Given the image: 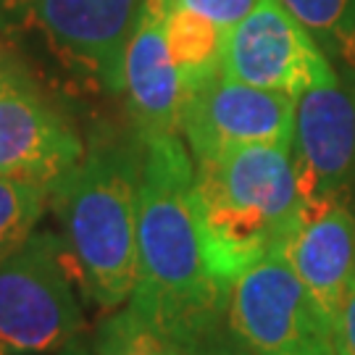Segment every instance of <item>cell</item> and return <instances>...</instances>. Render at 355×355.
Segmentation results:
<instances>
[{"mask_svg":"<svg viewBox=\"0 0 355 355\" xmlns=\"http://www.w3.org/2000/svg\"><path fill=\"white\" fill-rule=\"evenodd\" d=\"M192 355H248V353L242 350L240 345L232 343V337H229V334H227V340H221V334H218V337L211 340L208 345L198 347V350H192Z\"/></svg>","mask_w":355,"mask_h":355,"instance_id":"obj_19","label":"cell"},{"mask_svg":"<svg viewBox=\"0 0 355 355\" xmlns=\"http://www.w3.org/2000/svg\"><path fill=\"white\" fill-rule=\"evenodd\" d=\"M142 0H0V35L35 45L74 85L124 92V53Z\"/></svg>","mask_w":355,"mask_h":355,"instance_id":"obj_4","label":"cell"},{"mask_svg":"<svg viewBox=\"0 0 355 355\" xmlns=\"http://www.w3.org/2000/svg\"><path fill=\"white\" fill-rule=\"evenodd\" d=\"M195 166L177 135L142 142L137 274L129 308L198 350L227 321L229 287L208 266L192 208Z\"/></svg>","mask_w":355,"mask_h":355,"instance_id":"obj_1","label":"cell"},{"mask_svg":"<svg viewBox=\"0 0 355 355\" xmlns=\"http://www.w3.org/2000/svg\"><path fill=\"white\" fill-rule=\"evenodd\" d=\"M61 355H92V353H89L87 347H85V345L79 343V340H76V343H74V345H69V347H66V350H64Z\"/></svg>","mask_w":355,"mask_h":355,"instance_id":"obj_21","label":"cell"},{"mask_svg":"<svg viewBox=\"0 0 355 355\" xmlns=\"http://www.w3.org/2000/svg\"><path fill=\"white\" fill-rule=\"evenodd\" d=\"M192 208L208 266L227 284L279 253L300 221L292 150L250 145L198 161Z\"/></svg>","mask_w":355,"mask_h":355,"instance_id":"obj_2","label":"cell"},{"mask_svg":"<svg viewBox=\"0 0 355 355\" xmlns=\"http://www.w3.org/2000/svg\"><path fill=\"white\" fill-rule=\"evenodd\" d=\"M258 0H166L168 8H184V11L200 13L205 19H211L216 26H221L224 32L240 24L242 19L255 8Z\"/></svg>","mask_w":355,"mask_h":355,"instance_id":"obj_17","label":"cell"},{"mask_svg":"<svg viewBox=\"0 0 355 355\" xmlns=\"http://www.w3.org/2000/svg\"><path fill=\"white\" fill-rule=\"evenodd\" d=\"M297 101L284 92L250 87L224 74L182 95L179 132L198 161L221 158L250 145L292 150Z\"/></svg>","mask_w":355,"mask_h":355,"instance_id":"obj_8","label":"cell"},{"mask_svg":"<svg viewBox=\"0 0 355 355\" xmlns=\"http://www.w3.org/2000/svg\"><path fill=\"white\" fill-rule=\"evenodd\" d=\"M16 74H24V69H21V64L16 61V55L8 51V45L3 42V35H0V79L16 76Z\"/></svg>","mask_w":355,"mask_h":355,"instance_id":"obj_20","label":"cell"},{"mask_svg":"<svg viewBox=\"0 0 355 355\" xmlns=\"http://www.w3.org/2000/svg\"><path fill=\"white\" fill-rule=\"evenodd\" d=\"M85 155L76 129L26 74L0 79V174L51 192Z\"/></svg>","mask_w":355,"mask_h":355,"instance_id":"obj_10","label":"cell"},{"mask_svg":"<svg viewBox=\"0 0 355 355\" xmlns=\"http://www.w3.org/2000/svg\"><path fill=\"white\" fill-rule=\"evenodd\" d=\"M48 200L42 184L0 174V263L37 232Z\"/></svg>","mask_w":355,"mask_h":355,"instance_id":"obj_14","label":"cell"},{"mask_svg":"<svg viewBox=\"0 0 355 355\" xmlns=\"http://www.w3.org/2000/svg\"><path fill=\"white\" fill-rule=\"evenodd\" d=\"M95 355H192V350L166 337L132 308H124L98 327Z\"/></svg>","mask_w":355,"mask_h":355,"instance_id":"obj_16","label":"cell"},{"mask_svg":"<svg viewBox=\"0 0 355 355\" xmlns=\"http://www.w3.org/2000/svg\"><path fill=\"white\" fill-rule=\"evenodd\" d=\"M142 153L98 142L51 190L64 248L87 297L116 308L135 290Z\"/></svg>","mask_w":355,"mask_h":355,"instance_id":"obj_3","label":"cell"},{"mask_svg":"<svg viewBox=\"0 0 355 355\" xmlns=\"http://www.w3.org/2000/svg\"><path fill=\"white\" fill-rule=\"evenodd\" d=\"M334 350L337 355H355V274L334 321Z\"/></svg>","mask_w":355,"mask_h":355,"instance_id":"obj_18","label":"cell"},{"mask_svg":"<svg viewBox=\"0 0 355 355\" xmlns=\"http://www.w3.org/2000/svg\"><path fill=\"white\" fill-rule=\"evenodd\" d=\"M166 45L182 82V95L221 74V45L224 29L211 19L184 8L166 13Z\"/></svg>","mask_w":355,"mask_h":355,"instance_id":"obj_13","label":"cell"},{"mask_svg":"<svg viewBox=\"0 0 355 355\" xmlns=\"http://www.w3.org/2000/svg\"><path fill=\"white\" fill-rule=\"evenodd\" d=\"M292 166L300 216L340 203L355 177V95L327 82L300 95L295 105Z\"/></svg>","mask_w":355,"mask_h":355,"instance_id":"obj_9","label":"cell"},{"mask_svg":"<svg viewBox=\"0 0 355 355\" xmlns=\"http://www.w3.org/2000/svg\"><path fill=\"white\" fill-rule=\"evenodd\" d=\"M279 253L316 303L321 316L334 327L347 284L355 274L353 211L340 200L300 216Z\"/></svg>","mask_w":355,"mask_h":355,"instance_id":"obj_12","label":"cell"},{"mask_svg":"<svg viewBox=\"0 0 355 355\" xmlns=\"http://www.w3.org/2000/svg\"><path fill=\"white\" fill-rule=\"evenodd\" d=\"M166 0H142L124 53V95L137 142L179 132L182 82L166 45Z\"/></svg>","mask_w":355,"mask_h":355,"instance_id":"obj_11","label":"cell"},{"mask_svg":"<svg viewBox=\"0 0 355 355\" xmlns=\"http://www.w3.org/2000/svg\"><path fill=\"white\" fill-rule=\"evenodd\" d=\"M324 51L355 69V0H279Z\"/></svg>","mask_w":355,"mask_h":355,"instance_id":"obj_15","label":"cell"},{"mask_svg":"<svg viewBox=\"0 0 355 355\" xmlns=\"http://www.w3.org/2000/svg\"><path fill=\"white\" fill-rule=\"evenodd\" d=\"M227 334L248 355H337L334 327L282 253L268 255L232 282Z\"/></svg>","mask_w":355,"mask_h":355,"instance_id":"obj_6","label":"cell"},{"mask_svg":"<svg viewBox=\"0 0 355 355\" xmlns=\"http://www.w3.org/2000/svg\"><path fill=\"white\" fill-rule=\"evenodd\" d=\"M221 74L295 101L337 79L327 53L279 0H258L240 24L224 32Z\"/></svg>","mask_w":355,"mask_h":355,"instance_id":"obj_7","label":"cell"},{"mask_svg":"<svg viewBox=\"0 0 355 355\" xmlns=\"http://www.w3.org/2000/svg\"><path fill=\"white\" fill-rule=\"evenodd\" d=\"M74 279L53 232H35L0 263V355H61L79 340L85 318Z\"/></svg>","mask_w":355,"mask_h":355,"instance_id":"obj_5","label":"cell"}]
</instances>
